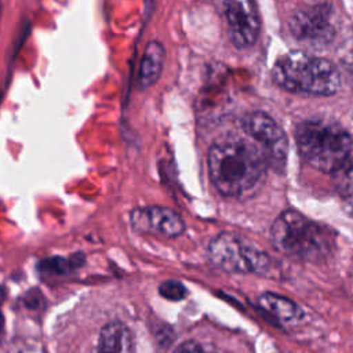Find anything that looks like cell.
<instances>
[{
	"label": "cell",
	"instance_id": "17",
	"mask_svg": "<svg viewBox=\"0 0 353 353\" xmlns=\"http://www.w3.org/2000/svg\"><path fill=\"white\" fill-rule=\"evenodd\" d=\"M6 294H7V291H6L4 285H0V303L4 301V298H6Z\"/></svg>",
	"mask_w": 353,
	"mask_h": 353
},
{
	"label": "cell",
	"instance_id": "10",
	"mask_svg": "<svg viewBox=\"0 0 353 353\" xmlns=\"http://www.w3.org/2000/svg\"><path fill=\"white\" fill-rule=\"evenodd\" d=\"M258 303L265 312L285 325L299 324L305 317L302 307L294 301L273 292L262 294L258 298Z\"/></svg>",
	"mask_w": 353,
	"mask_h": 353
},
{
	"label": "cell",
	"instance_id": "6",
	"mask_svg": "<svg viewBox=\"0 0 353 353\" xmlns=\"http://www.w3.org/2000/svg\"><path fill=\"white\" fill-rule=\"evenodd\" d=\"M243 128L268 165L276 168L284 165L288 153V139L273 117L263 112H251L244 116Z\"/></svg>",
	"mask_w": 353,
	"mask_h": 353
},
{
	"label": "cell",
	"instance_id": "15",
	"mask_svg": "<svg viewBox=\"0 0 353 353\" xmlns=\"http://www.w3.org/2000/svg\"><path fill=\"white\" fill-rule=\"evenodd\" d=\"M159 294L168 301H181L188 295V290L178 280H165L160 284Z\"/></svg>",
	"mask_w": 353,
	"mask_h": 353
},
{
	"label": "cell",
	"instance_id": "8",
	"mask_svg": "<svg viewBox=\"0 0 353 353\" xmlns=\"http://www.w3.org/2000/svg\"><path fill=\"white\" fill-rule=\"evenodd\" d=\"M290 30L298 41L309 46H324L332 40L335 33L321 6L296 11L290 19Z\"/></svg>",
	"mask_w": 353,
	"mask_h": 353
},
{
	"label": "cell",
	"instance_id": "12",
	"mask_svg": "<svg viewBox=\"0 0 353 353\" xmlns=\"http://www.w3.org/2000/svg\"><path fill=\"white\" fill-rule=\"evenodd\" d=\"M99 352L125 353L134 350V339L131 331L119 321L106 324L99 334L98 346Z\"/></svg>",
	"mask_w": 353,
	"mask_h": 353
},
{
	"label": "cell",
	"instance_id": "4",
	"mask_svg": "<svg viewBox=\"0 0 353 353\" xmlns=\"http://www.w3.org/2000/svg\"><path fill=\"white\" fill-rule=\"evenodd\" d=\"M270 239L277 250L312 261L324 256L334 241L331 232L295 210L277 216L270 228Z\"/></svg>",
	"mask_w": 353,
	"mask_h": 353
},
{
	"label": "cell",
	"instance_id": "18",
	"mask_svg": "<svg viewBox=\"0 0 353 353\" xmlns=\"http://www.w3.org/2000/svg\"><path fill=\"white\" fill-rule=\"evenodd\" d=\"M3 327H4V317H3V314L0 313V332L3 331Z\"/></svg>",
	"mask_w": 353,
	"mask_h": 353
},
{
	"label": "cell",
	"instance_id": "2",
	"mask_svg": "<svg viewBox=\"0 0 353 353\" xmlns=\"http://www.w3.org/2000/svg\"><path fill=\"white\" fill-rule=\"evenodd\" d=\"M295 141L301 157L313 168L335 172L346 161L352 150V137L336 121L310 119L299 123Z\"/></svg>",
	"mask_w": 353,
	"mask_h": 353
},
{
	"label": "cell",
	"instance_id": "9",
	"mask_svg": "<svg viewBox=\"0 0 353 353\" xmlns=\"http://www.w3.org/2000/svg\"><path fill=\"white\" fill-rule=\"evenodd\" d=\"M131 222L137 229L149 230L165 237H176L183 233V219L174 210L167 207H146L131 214Z\"/></svg>",
	"mask_w": 353,
	"mask_h": 353
},
{
	"label": "cell",
	"instance_id": "14",
	"mask_svg": "<svg viewBox=\"0 0 353 353\" xmlns=\"http://www.w3.org/2000/svg\"><path fill=\"white\" fill-rule=\"evenodd\" d=\"M83 261H84V258L80 254L73 255L69 259H65L62 256H52V258L40 261L37 268L41 273H46V274H66L72 269L80 266Z\"/></svg>",
	"mask_w": 353,
	"mask_h": 353
},
{
	"label": "cell",
	"instance_id": "13",
	"mask_svg": "<svg viewBox=\"0 0 353 353\" xmlns=\"http://www.w3.org/2000/svg\"><path fill=\"white\" fill-rule=\"evenodd\" d=\"M336 172V189L346 211L353 216V161H346Z\"/></svg>",
	"mask_w": 353,
	"mask_h": 353
},
{
	"label": "cell",
	"instance_id": "5",
	"mask_svg": "<svg viewBox=\"0 0 353 353\" xmlns=\"http://www.w3.org/2000/svg\"><path fill=\"white\" fill-rule=\"evenodd\" d=\"M210 259L219 268L234 273H265L270 258L265 251L234 233H219L208 244Z\"/></svg>",
	"mask_w": 353,
	"mask_h": 353
},
{
	"label": "cell",
	"instance_id": "16",
	"mask_svg": "<svg viewBox=\"0 0 353 353\" xmlns=\"http://www.w3.org/2000/svg\"><path fill=\"white\" fill-rule=\"evenodd\" d=\"M176 350H181V352H201V350H207V347L203 346V345H199L196 342L189 341V342H185L181 346H178Z\"/></svg>",
	"mask_w": 353,
	"mask_h": 353
},
{
	"label": "cell",
	"instance_id": "3",
	"mask_svg": "<svg viewBox=\"0 0 353 353\" xmlns=\"http://www.w3.org/2000/svg\"><path fill=\"white\" fill-rule=\"evenodd\" d=\"M272 76L281 88L307 95H331L341 85V74L331 61L305 51L283 54Z\"/></svg>",
	"mask_w": 353,
	"mask_h": 353
},
{
	"label": "cell",
	"instance_id": "19",
	"mask_svg": "<svg viewBox=\"0 0 353 353\" xmlns=\"http://www.w3.org/2000/svg\"><path fill=\"white\" fill-rule=\"evenodd\" d=\"M0 11H1V7H0Z\"/></svg>",
	"mask_w": 353,
	"mask_h": 353
},
{
	"label": "cell",
	"instance_id": "11",
	"mask_svg": "<svg viewBox=\"0 0 353 353\" xmlns=\"http://www.w3.org/2000/svg\"><path fill=\"white\" fill-rule=\"evenodd\" d=\"M164 59H165V50L163 44L159 41L148 43L141 59L139 73H138V84L142 90L149 88L157 81L163 70Z\"/></svg>",
	"mask_w": 353,
	"mask_h": 353
},
{
	"label": "cell",
	"instance_id": "7",
	"mask_svg": "<svg viewBox=\"0 0 353 353\" xmlns=\"http://www.w3.org/2000/svg\"><path fill=\"white\" fill-rule=\"evenodd\" d=\"M230 41L237 48L255 44L261 32V17L255 0H221Z\"/></svg>",
	"mask_w": 353,
	"mask_h": 353
},
{
	"label": "cell",
	"instance_id": "1",
	"mask_svg": "<svg viewBox=\"0 0 353 353\" xmlns=\"http://www.w3.org/2000/svg\"><path fill=\"white\" fill-rule=\"evenodd\" d=\"M266 161L252 142L225 139L211 146L208 171L215 188L228 197L255 194L266 176Z\"/></svg>",
	"mask_w": 353,
	"mask_h": 353
}]
</instances>
